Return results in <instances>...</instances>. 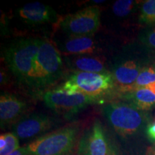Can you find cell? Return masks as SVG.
Masks as SVG:
<instances>
[{"label":"cell","mask_w":155,"mask_h":155,"mask_svg":"<svg viewBox=\"0 0 155 155\" xmlns=\"http://www.w3.org/2000/svg\"><path fill=\"white\" fill-rule=\"evenodd\" d=\"M104 115L116 132L129 136L137 132L144 123V116L132 104L111 102L102 108Z\"/></svg>","instance_id":"5b68a950"},{"label":"cell","mask_w":155,"mask_h":155,"mask_svg":"<svg viewBox=\"0 0 155 155\" xmlns=\"http://www.w3.org/2000/svg\"><path fill=\"white\" fill-rule=\"evenodd\" d=\"M28 104L15 95L4 94L0 96V123L1 129L19 121L26 111Z\"/></svg>","instance_id":"8fae6325"},{"label":"cell","mask_w":155,"mask_h":155,"mask_svg":"<svg viewBox=\"0 0 155 155\" xmlns=\"http://www.w3.org/2000/svg\"><path fill=\"white\" fill-rule=\"evenodd\" d=\"M114 83L113 75L109 72H74L58 88L70 94L81 93L91 96L101 97L113 90Z\"/></svg>","instance_id":"277c9868"},{"label":"cell","mask_w":155,"mask_h":155,"mask_svg":"<svg viewBox=\"0 0 155 155\" xmlns=\"http://www.w3.org/2000/svg\"><path fill=\"white\" fill-rule=\"evenodd\" d=\"M93 2H94V3H96V4H101V3L105 2L106 1H104V0H98V1H97V0H94V1H93Z\"/></svg>","instance_id":"484cf974"},{"label":"cell","mask_w":155,"mask_h":155,"mask_svg":"<svg viewBox=\"0 0 155 155\" xmlns=\"http://www.w3.org/2000/svg\"><path fill=\"white\" fill-rule=\"evenodd\" d=\"M139 22L147 25H155V0H147L143 2Z\"/></svg>","instance_id":"e0dca14e"},{"label":"cell","mask_w":155,"mask_h":155,"mask_svg":"<svg viewBox=\"0 0 155 155\" xmlns=\"http://www.w3.org/2000/svg\"><path fill=\"white\" fill-rule=\"evenodd\" d=\"M9 155H29L26 147H19L18 150H15V152H12Z\"/></svg>","instance_id":"7402d4cb"},{"label":"cell","mask_w":155,"mask_h":155,"mask_svg":"<svg viewBox=\"0 0 155 155\" xmlns=\"http://www.w3.org/2000/svg\"><path fill=\"white\" fill-rule=\"evenodd\" d=\"M101 9L90 6L65 16L60 20V27L69 36H91L100 26Z\"/></svg>","instance_id":"8992f818"},{"label":"cell","mask_w":155,"mask_h":155,"mask_svg":"<svg viewBox=\"0 0 155 155\" xmlns=\"http://www.w3.org/2000/svg\"><path fill=\"white\" fill-rule=\"evenodd\" d=\"M153 83H155V69L152 67L144 68L141 69L133 86L122 88L124 89V91H129L131 89L145 87Z\"/></svg>","instance_id":"2e32d148"},{"label":"cell","mask_w":155,"mask_h":155,"mask_svg":"<svg viewBox=\"0 0 155 155\" xmlns=\"http://www.w3.org/2000/svg\"><path fill=\"white\" fill-rule=\"evenodd\" d=\"M61 50L68 55H87L97 50V44L90 36H70L61 45Z\"/></svg>","instance_id":"4fadbf2b"},{"label":"cell","mask_w":155,"mask_h":155,"mask_svg":"<svg viewBox=\"0 0 155 155\" xmlns=\"http://www.w3.org/2000/svg\"><path fill=\"white\" fill-rule=\"evenodd\" d=\"M43 101L48 108L54 111H76L88 105L99 103L101 98L81 93L70 94L56 88L45 93Z\"/></svg>","instance_id":"ba28073f"},{"label":"cell","mask_w":155,"mask_h":155,"mask_svg":"<svg viewBox=\"0 0 155 155\" xmlns=\"http://www.w3.org/2000/svg\"><path fill=\"white\" fill-rule=\"evenodd\" d=\"M146 134L151 141H155V121L147 126Z\"/></svg>","instance_id":"44dd1931"},{"label":"cell","mask_w":155,"mask_h":155,"mask_svg":"<svg viewBox=\"0 0 155 155\" xmlns=\"http://www.w3.org/2000/svg\"><path fill=\"white\" fill-rule=\"evenodd\" d=\"M42 39L23 38L11 43L4 50V58L19 81L28 83Z\"/></svg>","instance_id":"7a4b0ae2"},{"label":"cell","mask_w":155,"mask_h":155,"mask_svg":"<svg viewBox=\"0 0 155 155\" xmlns=\"http://www.w3.org/2000/svg\"><path fill=\"white\" fill-rule=\"evenodd\" d=\"M17 15L30 25L55 23L58 21L57 12L51 7L41 2L27 4L17 9Z\"/></svg>","instance_id":"30bf717a"},{"label":"cell","mask_w":155,"mask_h":155,"mask_svg":"<svg viewBox=\"0 0 155 155\" xmlns=\"http://www.w3.org/2000/svg\"><path fill=\"white\" fill-rule=\"evenodd\" d=\"M78 133L77 125L65 126L38 137L25 147L29 155H68L74 148Z\"/></svg>","instance_id":"3957f363"},{"label":"cell","mask_w":155,"mask_h":155,"mask_svg":"<svg viewBox=\"0 0 155 155\" xmlns=\"http://www.w3.org/2000/svg\"><path fill=\"white\" fill-rule=\"evenodd\" d=\"M141 40L147 47L155 50V27L147 30L141 36Z\"/></svg>","instance_id":"ffe728a7"},{"label":"cell","mask_w":155,"mask_h":155,"mask_svg":"<svg viewBox=\"0 0 155 155\" xmlns=\"http://www.w3.org/2000/svg\"><path fill=\"white\" fill-rule=\"evenodd\" d=\"M58 124L55 118L43 114H32L21 118L12 127L18 139H28L42 135Z\"/></svg>","instance_id":"9c48e42d"},{"label":"cell","mask_w":155,"mask_h":155,"mask_svg":"<svg viewBox=\"0 0 155 155\" xmlns=\"http://www.w3.org/2000/svg\"><path fill=\"white\" fill-rule=\"evenodd\" d=\"M136 3L132 0H118L114 3L112 10L116 17H125L132 12Z\"/></svg>","instance_id":"ac0fdd59"},{"label":"cell","mask_w":155,"mask_h":155,"mask_svg":"<svg viewBox=\"0 0 155 155\" xmlns=\"http://www.w3.org/2000/svg\"><path fill=\"white\" fill-rule=\"evenodd\" d=\"M6 141V146L2 150H0V155H9L19 148V139L12 132L3 134Z\"/></svg>","instance_id":"d6986e66"},{"label":"cell","mask_w":155,"mask_h":155,"mask_svg":"<svg viewBox=\"0 0 155 155\" xmlns=\"http://www.w3.org/2000/svg\"><path fill=\"white\" fill-rule=\"evenodd\" d=\"M63 62L59 50L51 41L42 39L28 84L38 87L49 86L61 78Z\"/></svg>","instance_id":"6da1fadb"},{"label":"cell","mask_w":155,"mask_h":155,"mask_svg":"<svg viewBox=\"0 0 155 155\" xmlns=\"http://www.w3.org/2000/svg\"><path fill=\"white\" fill-rule=\"evenodd\" d=\"M6 146V141L3 134L0 136V150H2Z\"/></svg>","instance_id":"603a6c76"},{"label":"cell","mask_w":155,"mask_h":155,"mask_svg":"<svg viewBox=\"0 0 155 155\" xmlns=\"http://www.w3.org/2000/svg\"><path fill=\"white\" fill-rule=\"evenodd\" d=\"M128 92L127 98L139 110L146 111L155 105V94L144 87L131 89Z\"/></svg>","instance_id":"9a60e30c"},{"label":"cell","mask_w":155,"mask_h":155,"mask_svg":"<svg viewBox=\"0 0 155 155\" xmlns=\"http://www.w3.org/2000/svg\"><path fill=\"white\" fill-rule=\"evenodd\" d=\"M141 71L140 65L132 60L121 61L114 67L112 75L114 81L122 88L129 87L134 84Z\"/></svg>","instance_id":"7c38bea8"},{"label":"cell","mask_w":155,"mask_h":155,"mask_svg":"<svg viewBox=\"0 0 155 155\" xmlns=\"http://www.w3.org/2000/svg\"><path fill=\"white\" fill-rule=\"evenodd\" d=\"M79 155H118L99 120L96 119L79 141Z\"/></svg>","instance_id":"52a82bcc"},{"label":"cell","mask_w":155,"mask_h":155,"mask_svg":"<svg viewBox=\"0 0 155 155\" xmlns=\"http://www.w3.org/2000/svg\"><path fill=\"white\" fill-rule=\"evenodd\" d=\"M144 88L149 89V90H150L153 93V94H155V83H151V84L148 85V86H145Z\"/></svg>","instance_id":"cb8c5ba5"},{"label":"cell","mask_w":155,"mask_h":155,"mask_svg":"<svg viewBox=\"0 0 155 155\" xmlns=\"http://www.w3.org/2000/svg\"><path fill=\"white\" fill-rule=\"evenodd\" d=\"M70 67L75 72L102 73H106L105 59L100 56L74 55L68 59Z\"/></svg>","instance_id":"5bb4252c"},{"label":"cell","mask_w":155,"mask_h":155,"mask_svg":"<svg viewBox=\"0 0 155 155\" xmlns=\"http://www.w3.org/2000/svg\"><path fill=\"white\" fill-rule=\"evenodd\" d=\"M147 155H155V144L149 148L148 151H147Z\"/></svg>","instance_id":"d4e9b609"}]
</instances>
